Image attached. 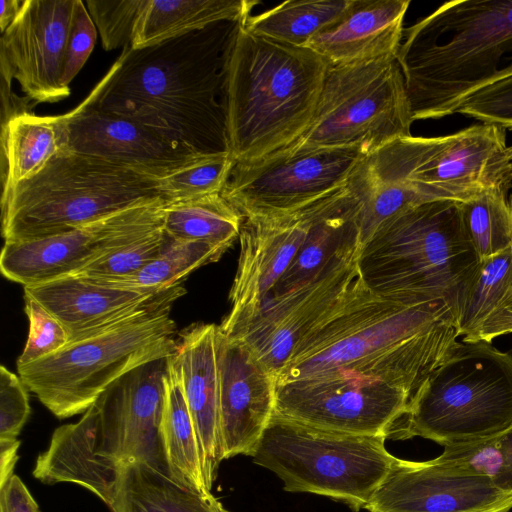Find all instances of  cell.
<instances>
[{
	"label": "cell",
	"instance_id": "32",
	"mask_svg": "<svg viewBox=\"0 0 512 512\" xmlns=\"http://www.w3.org/2000/svg\"><path fill=\"white\" fill-rule=\"evenodd\" d=\"M350 0L284 1L241 22L252 34L281 44L305 47L346 9Z\"/></svg>",
	"mask_w": 512,
	"mask_h": 512
},
{
	"label": "cell",
	"instance_id": "31",
	"mask_svg": "<svg viewBox=\"0 0 512 512\" xmlns=\"http://www.w3.org/2000/svg\"><path fill=\"white\" fill-rule=\"evenodd\" d=\"M241 213L221 193L166 202L163 231L172 239L200 241L227 250L239 237Z\"/></svg>",
	"mask_w": 512,
	"mask_h": 512
},
{
	"label": "cell",
	"instance_id": "28",
	"mask_svg": "<svg viewBox=\"0 0 512 512\" xmlns=\"http://www.w3.org/2000/svg\"><path fill=\"white\" fill-rule=\"evenodd\" d=\"M256 0H144L132 48L153 46L219 22L241 23Z\"/></svg>",
	"mask_w": 512,
	"mask_h": 512
},
{
	"label": "cell",
	"instance_id": "19",
	"mask_svg": "<svg viewBox=\"0 0 512 512\" xmlns=\"http://www.w3.org/2000/svg\"><path fill=\"white\" fill-rule=\"evenodd\" d=\"M369 512H508L512 493L493 480L443 466L435 459L397 458L366 508Z\"/></svg>",
	"mask_w": 512,
	"mask_h": 512
},
{
	"label": "cell",
	"instance_id": "25",
	"mask_svg": "<svg viewBox=\"0 0 512 512\" xmlns=\"http://www.w3.org/2000/svg\"><path fill=\"white\" fill-rule=\"evenodd\" d=\"M409 0H350L306 45L331 66L396 58Z\"/></svg>",
	"mask_w": 512,
	"mask_h": 512
},
{
	"label": "cell",
	"instance_id": "48",
	"mask_svg": "<svg viewBox=\"0 0 512 512\" xmlns=\"http://www.w3.org/2000/svg\"><path fill=\"white\" fill-rule=\"evenodd\" d=\"M24 0L0 1V30L1 34L9 27L19 13Z\"/></svg>",
	"mask_w": 512,
	"mask_h": 512
},
{
	"label": "cell",
	"instance_id": "22",
	"mask_svg": "<svg viewBox=\"0 0 512 512\" xmlns=\"http://www.w3.org/2000/svg\"><path fill=\"white\" fill-rule=\"evenodd\" d=\"M433 140L412 135L399 138L365 154L356 165L346 188L358 202L361 245L385 221L432 201L410 177Z\"/></svg>",
	"mask_w": 512,
	"mask_h": 512
},
{
	"label": "cell",
	"instance_id": "36",
	"mask_svg": "<svg viewBox=\"0 0 512 512\" xmlns=\"http://www.w3.org/2000/svg\"><path fill=\"white\" fill-rule=\"evenodd\" d=\"M234 165L229 152L208 156L159 178V195L166 202H176L221 193Z\"/></svg>",
	"mask_w": 512,
	"mask_h": 512
},
{
	"label": "cell",
	"instance_id": "14",
	"mask_svg": "<svg viewBox=\"0 0 512 512\" xmlns=\"http://www.w3.org/2000/svg\"><path fill=\"white\" fill-rule=\"evenodd\" d=\"M409 401L405 390L381 380L331 372L276 384L275 412L321 429L387 438Z\"/></svg>",
	"mask_w": 512,
	"mask_h": 512
},
{
	"label": "cell",
	"instance_id": "46",
	"mask_svg": "<svg viewBox=\"0 0 512 512\" xmlns=\"http://www.w3.org/2000/svg\"><path fill=\"white\" fill-rule=\"evenodd\" d=\"M499 442L503 463L493 482L501 490L512 493V425L499 434Z\"/></svg>",
	"mask_w": 512,
	"mask_h": 512
},
{
	"label": "cell",
	"instance_id": "30",
	"mask_svg": "<svg viewBox=\"0 0 512 512\" xmlns=\"http://www.w3.org/2000/svg\"><path fill=\"white\" fill-rule=\"evenodd\" d=\"M162 430L174 480L199 493L212 495L204 481L196 432L185 399L175 352L168 356Z\"/></svg>",
	"mask_w": 512,
	"mask_h": 512
},
{
	"label": "cell",
	"instance_id": "38",
	"mask_svg": "<svg viewBox=\"0 0 512 512\" xmlns=\"http://www.w3.org/2000/svg\"><path fill=\"white\" fill-rule=\"evenodd\" d=\"M144 0H88V12L98 29L102 45L110 51L130 47Z\"/></svg>",
	"mask_w": 512,
	"mask_h": 512
},
{
	"label": "cell",
	"instance_id": "6",
	"mask_svg": "<svg viewBox=\"0 0 512 512\" xmlns=\"http://www.w3.org/2000/svg\"><path fill=\"white\" fill-rule=\"evenodd\" d=\"M479 259L465 232L459 202L432 200L381 224L361 245V280L382 297L459 308Z\"/></svg>",
	"mask_w": 512,
	"mask_h": 512
},
{
	"label": "cell",
	"instance_id": "27",
	"mask_svg": "<svg viewBox=\"0 0 512 512\" xmlns=\"http://www.w3.org/2000/svg\"><path fill=\"white\" fill-rule=\"evenodd\" d=\"M102 501L111 512H228L213 495L189 489L142 462L120 467Z\"/></svg>",
	"mask_w": 512,
	"mask_h": 512
},
{
	"label": "cell",
	"instance_id": "43",
	"mask_svg": "<svg viewBox=\"0 0 512 512\" xmlns=\"http://www.w3.org/2000/svg\"><path fill=\"white\" fill-rule=\"evenodd\" d=\"M96 38V26L85 3L76 0L62 75V84L65 87L69 88L71 81L89 58L94 48Z\"/></svg>",
	"mask_w": 512,
	"mask_h": 512
},
{
	"label": "cell",
	"instance_id": "45",
	"mask_svg": "<svg viewBox=\"0 0 512 512\" xmlns=\"http://www.w3.org/2000/svg\"><path fill=\"white\" fill-rule=\"evenodd\" d=\"M512 332V303L490 317L472 336L464 341L484 340L490 342L493 338Z\"/></svg>",
	"mask_w": 512,
	"mask_h": 512
},
{
	"label": "cell",
	"instance_id": "9",
	"mask_svg": "<svg viewBox=\"0 0 512 512\" xmlns=\"http://www.w3.org/2000/svg\"><path fill=\"white\" fill-rule=\"evenodd\" d=\"M512 425V351L456 341L410 399L387 438L444 447L499 435Z\"/></svg>",
	"mask_w": 512,
	"mask_h": 512
},
{
	"label": "cell",
	"instance_id": "2",
	"mask_svg": "<svg viewBox=\"0 0 512 512\" xmlns=\"http://www.w3.org/2000/svg\"><path fill=\"white\" fill-rule=\"evenodd\" d=\"M458 337L447 299L382 297L358 274L339 308L298 345L276 384L349 372L402 388L411 399Z\"/></svg>",
	"mask_w": 512,
	"mask_h": 512
},
{
	"label": "cell",
	"instance_id": "26",
	"mask_svg": "<svg viewBox=\"0 0 512 512\" xmlns=\"http://www.w3.org/2000/svg\"><path fill=\"white\" fill-rule=\"evenodd\" d=\"M358 215V202L347 188L336 193L311 225L305 241L270 297L305 285L337 260L359 251Z\"/></svg>",
	"mask_w": 512,
	"mask_h": 512
},
{
	"label": "cell",
	"instance_id": "47",
	"mask_svg": "<svg viewBox=\"0 0 512 512\" xmlns=\"http://www.w3.org/2000/svg\"><path fill=\"white\" fill-rule=\"evenodd\" d=\"M19 445L20 442L17 439L0 440V487L14 475Z\"/></svg>",
	"mask_w": 512,
	"mask_h": 512
},
{
	"label": "cell",
	"instance_id": "24",
	"mask_svg": "<svg viewBox=\"0 0 512 512\" xmlns=\"http://www.w3.org/2000/svg\"><path fill=\"white\" fill-rule=\"evenodd\" d=\"M160 293L110 286L79 275L24 286V295L42 305L63 325L68 342L88 337L134 315Z\"/></svg>",
	"mask_w": 512,
	"mask_h": 512
},
{
	"label": "cell",
	"instance_id": "18",
	"mask_svg": "<svg viewBox=\"0 0 512 512\" xmlns=\"http://www.w3.org/2000/svg\"><path fill=\"white\" fill-rule=\"evenodd\" d=\"M334 195L292 213L243 219L238 268L229 294L231 310L218 325L221 330L258 312Z\"/></svg>",
	"mask_w": 512,
	"mask_h": 512
},
{
	"label": "cell",
	"instance_id": "41",
	"mask_svg": "<svg viewBox=\"0 0 512 512\" xmlns=\"http://www.w3.org/2000/svg\"><path fill=\"white\" fill-rule=\"evenodd\" d=\"M456 113L512 130V77L474 92Z\"/></svg>",
	"mask_w": 512,
	"mask_h": 512
},
{
	"label": "cell",
	"instance_id": "8",
	"mask_svg": "<svg viewBox=\"0 0 512 512\" xmlns=\"http://www.w3.org/2000/svg\"><path fill=\"white\" fill-rule=\"evenodd\" d=\"M158 179L63 149L39 173L1 194L2 236L16 242L56 235L161 198Z\"/></svg>",
	"mask_w": 512,
	"mask_h": 512
},
{
	"label": "cell",
	"instance_id": "16",
	"mask_svg": "<svg viewBox=\"0 0 512 512\" xmlns=\"http://www.w3.org/2000/svg\"><path fill=\"white\" fill-rule=\"evenodd\" d=\"M76 0H24L2 33L1 81L16 79L31 101L54 103L70 94L62 84Z\"/></svg>",
	"mask_w": 512,
	"mask_h": 512
},
{
	"label": "cell",
	"instance_id": "44",
	"mask_svg": "<svg viewBox=\"0 0 512 512\" xmlns=\"http://www.w3.org/2000/svg\"><path fill=\"white\" fill-rule=\"evenodd\" d=\"M0 512H40L26 485L15 474L0 487Z\"/></svg>",
	"mask_w": 512,
	"mask_h": 512
},
{
	"label": "cell",
	"instance_id": "20",
	"mask_svg": "<svg viewBox=\"0 0 512 512\" xmlns=\"http://www.w3.org/2000/svg\"><path fill=\"white\" fill-rule=\"evenodd\" d=\"M63 119L64 149L125 165L154 178L211 156L193 153L138 122L94 109L84 100L63 114Z\"/></svg>",
	"mask_w": 512,
	"mask_h": 512
},
{
	"label": "cell",
	"instance_id": "4",
	"mask_svg": "<svg viewBox=\"0 0 512 512\" xmlns=\"http://www.w3.org/2000/svg\"><path fill=\"white\" fill-rule=\"evenodd\" d=\"M168 356L112 383L81 419L58 427L35 463L44 484H78L104 499L118 469L142 462L173 478L163 438ZM174 479V478H173Z\"/></svg>",
	"mask_w": 512,
	"mask_h": 512
},
{
	"label": "cell",
	"instance_id": "34",
	"mask_svg": "<svg viewBox=\"0 0 512 512\" xmlns=\"http://www.w3.org/2000/svg\"><path fill=\"white\" fill-rule=\"evenodd\" d=\"M165 237L160 254L140 271L118 280L98 282L120 288L162 292L178 286L196 269L216 262L225 252L205 242L175 240L166 234Z\"/></svg>",
	"mask_w": 512,
	"mask_h": 512
},
{
	"label": "cell",
	"instance_id": "5",
	"mask_svg": "<svg viewBox=\"0 0 512 512\" xmlns=\"http://www.w3.org/2000/svg\"><path fill=\"white\" fill-rule=\"evenodd\" d=\"M330 66L309 48L256 36L238 23L225 84L226 135L235 164L262 161L303 135Z\"/></svg>",
	"mask_w": 512,
	"mask_h": 512
},
{
	"label": "cell",
	"instance_id": "13",
	"mask_svg": "<svg viewBox=\"0 0 512 512\" xmlns=\"http://www.w3.org/2000/svg\"><path fill=\"white\" fill-rule=\"evenodd\" d=\"M165 203L163 198H156L60 234L5 242L0 256L1 273L23 286L76 274L163 228Z\"/></svg>",
	"mask_w": 512,
	"mask_h": 512
},
{
	"label": "cell",
	"instance_id": "17",
	"mask_svg": "<svg viewBox=\"0 0 512 512\" xmlns=\"http://www.w3.org/2000/svg\"><path fill=\"white\" fill-rule=\"evenodd\" d=\"M430 200L464 202L491 188H512V145L506 129L479 122L434 137L411 174Z\"/></svg>",
	"mask_w": 512,
	"mask_h": 512
},
{
	"label": "cell",
	"instance_id": "11",
	"mask_svg": "<svg viewBox=\"0 0 512 512\" xmlns=\"http://www.w3.org/2000/svg\"><path fill=\"white\" fill-rule=\"evenodd\" d=\"M413 122L396 58L330 66L312 123L276 154L333 148L369 154L410 136Z\"/></svg>",
	"mask_w": 512,
	"mask_h": 512
},
{
	"label": "cell",
	"instance_id": "23",
	"mask_svg": "<svg viewBox=\"0 0 512 512\" xmlns=\"http://www.w3.org/2000/svg\"><path fill=\"white\" fill-rule=\"evenodd\" d=\"M215 324H197L177 338L182 387L194 424L203 477L211 491L224 460L219 414V369Z\"/></svg>",
	"mask_w": 512,
	"mask_h": 512
},
{
	"label": "cell",
	"instance_id": "39",
	"mask_svg": "<svg viewBox=\"0 0 512 512\" xmlns=\"http://www.w3.org/2000/svg\"><path fill=\"white\" fill-rule=\"evenodd\" d=\"M29 334L17 367L33 363L64 347L69 336L63 325L34 299L25 296Z\"/></svg>",
	"mask_w": 512,
	"mask_h": 512
},
{
	"label": "cell",
	"instance_id": "12",
	"mask_svg": "<svg viewBox=\"0 0 512 512\" xmlns=\"http://www.w3.org/2000/svg\"><path fill=\"white\" fill-rule=\"evenodd\" d=\"M364 155L359 148H333L235 164L221 194L243 218L292 213L345 189Z\"/></svg>",
	"mask_w": 512,
	"mask_h": 512
},
{
	"label": "cell",
	"instance_id": "21",
	"mask_svg": "<svg viewBox=\"0 0 512 512\" xmlns=\"http://www.w3.org/2000/svg\"><path fill=\"white\" fill-rule=\"evenodd\" d=\"M224 459L252 456L276 405V379L242 339L217 332Z\"/></svg>",
	"mask_w": 512,
	"mask_h": 512
},
{
	"label": "cell",
	"instance_id": "29",
	"mask_svg": "<svg viewBox=\"0 0 512 512\" xmlns=\"http://www.w3.org/2000/svg\"><path fill=\"white\" fill-rule=\"evenodd\" d=\"M64 148L63 115L27 113L1 125L2 193L39 173Z\"/></svg>",
	"mask_w": 512,
	"mask_h": 512
},
{
	"label": "cell",
	"instance_id": "40",
	"mask_svg": "<svg viewBox=\"0 0 512 512\" xmlns=\"http://www.w3.org/2000/svg\"><path fill=\"white\" fill-rule=\"evenodd\" d=\"M435 460L443 466L494 480L503 463L499 435L447 445Z\"/></svg>",
	"mask_w": 512,
	"mask_h": 512
},
{
	"label": "cell",
	"instance_id": "37",
	"mask_svg": "<svg viewBox=\"0 0 512 512\" xmlns=\"http://www.w3.org/2000/svg\"><path fill=\"white\" fill-rule=\"evenodd\" d=\"M165 238L163 228H160L120 250L100 258L73 275L97 281H113L131 276L160 254Z\"/></svg>",
	"mask_w": 512,
	"mask_h": 512
},
{
	"label": "cell",
	"instance_id": "33",
	"mask_svg": "<svg viewBox=\"0 0 512 512\" xmlns=\"http://www.w3.org/2000/svg\"><path fill=\"white\" fill-rule=\"evenodd\" d=\"M512 303V248L480 260L456 314L459 336H472Z\"/></svg>",
	"mask_w": 512,
	"mask_h": 512
},
{
	"label": "cell",
	"instance_id": "3",
	"mask_svg": "<svg viewBox=\"0 0 512 512\" xmlns=\"http://www.w3.org/2000/svg\"><path fill=\"white\" fill-rule=\"evenodd\" d=\"M396 60L413 120L455 114L512 77V0H453L404 28Z\"/></svg>",
	"mask_w": 512,
	"mask_h": 512
},
{
	"label": "cell",
	"instance_id": "1",
	"mask_svg": "<svg viewBox=\"0 0 512 512\" xmlns=\"http://www.w3.org/2000/svg\"><path fill=\"white\" fill-rule=\"evenodd\" d=\"M237 25L219 22L153 46L126 47L84 101L193 153L229 152L226 68Z\"/></svg>",
	"mask_w": 512,
	"mask_h": 512
},
{
	"label": "cell",
	"instance_id": "10",
	"mask_svg": "<svg viewBox=\"0 0 512 512\" xmlns=\"http://www.w3.org/2000/svg\"><path fill=\"white\" fill-rule=\"evenodd\" d=\"M386 439L321 429L274 412L251 457L276 474L285 491L326 496L357 512L397 459Z\"/></svg>",
	"mask_w": 512,
	"mask_h": 512
},
{
	"label": "cell",
	"instance_id": "35",
	"mask_svg": "<svg viewBox=\"0 0 512 512\" xmlns=\"http://www.w3.org/2000/svg\"><path fill=\"white\" fill-rule=\"evenodd\" d=\"M465 232L479 260L512 248V195L509 189H486L459 202Z\"/></svg>",
	"mask_w": 512,
	"mask_h": 512
},
{
	"label": "cell",
	"instance_id": "15",
	"mask_svg": "<svg viewBox=\"0 0 512 512\" xmlns=\"http://www.w3.org/2000/svg\"><path fill=\"white\" fill-rule=\"evenodd\" d=\"M358 254L337 260L293 291L268 298L254 316L220 331L245 341L276 379L302 340L343 302L359 274Z\"/></svg>",
	"mask_w": 512,
	"mask_h": 512
},
{
	"label": "cell",
	"instance_id": "42",
	"mask_svg": "<svg viewBox=\"0 0 512 512\" xmlns=\"http://www.w3.org/2000/svg\"><path fill=\"white\" fill-rule=\"evenodd\" d=\"M28 388L5 366L0 367V440H15L30 416Z\"/></svg>",
	"mask_w": 512,
	"mask_h": 512
},
{
	"label": "cell",
	"instance_id": "7",
	"mask_svg": "<svg viewBox=\"0 0 512 512\" xmlns=\"http://www.w3.org/2000/svg\"><path fill=\"white\" fill-rule=\"evenodd\" d=\"M184 293L180 286L161 292L111 327L17 367L20 378L57 418L84 413L121 376L175 352L176 323L170 311Z\"/></svg>",
	"mask_w": 512,
	"mask_h": 512
}]
</instances>
